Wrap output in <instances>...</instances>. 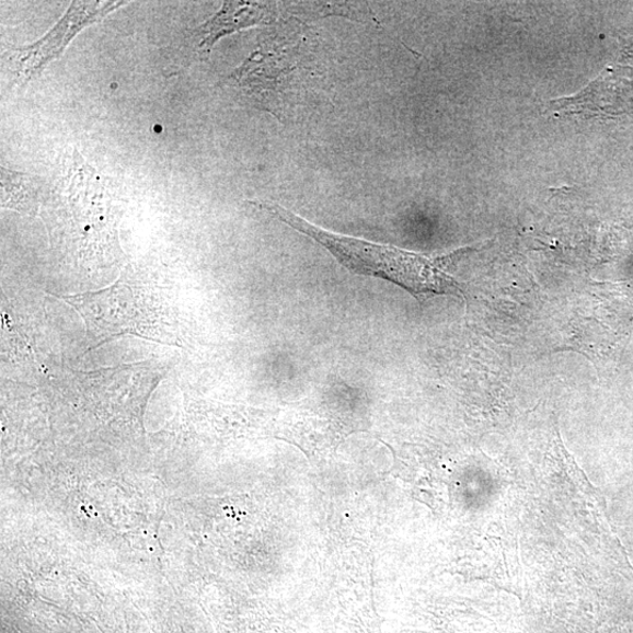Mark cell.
<instances>
[{
  "instance_id": "6da1fadb",
  "label": "cell",
  "mask_w": 633,
  "mask_h": 633,
  "mask_svg": "<svg viewBox=\"0 0 633 633\" xmlns=\"http://www.w3.org/2000/svg\"><path fill=\"white\" fill-rule=\"evenodd\" d=\"M292 229L324 246L348 272L387 279L415 298L425 295L462 296L459 281L444 271L454 255L429 258L393 245L333 234L275 204L260 205Z\"/></svg>"
},
{
  "instance_id": "7a4b0ae2",
  "label": "cell",
  "mask_w": 633,
  "mask_h": 633,
  "mask_svg": "<svg viewBox=\"0 0 633 633\" xmlns=\"http://www.w3.org/2000/svg\"><path fill=\"white\" fill-rule=\"evenodd\" d=\"M125 4L73 2L62 20L43 39L31 46L12 49L10 59L15 74L27 81L41 73L49 61L61 56L80 30L102 21L110 12Z\"/></svg>"
},
{
  "instance_id": "3957f363",
  "label": "cell",
  "mask_w": 633,
  "mask_h": 633,
  "mask_svg": "<svg viewBox=\"0 0 633 633\" xmlns=\"http://www.w3.org/2000/svg\"><path fill=\"white\" fill-rule=\"evenodd\" d=\"M277 9L272 3H226L218 14L199 27L205 33L199 48L203 54H209L214 44L229 33L273 21Z\"/></svg>"
},
{
  "instance_id": "277c9868",
  "label": "cell",
  "mask_w": 633,
  "mask_h": 633,
  "mask_svg": "<svg viewBox=\"0 0 633 633\" xmlns=\"http://www.w3.org/2000/svg\"><path fill=\"white\" fill-rule=\"evenodd\" d=\"M3 207L35 214L37 210L38 183L36 177L2 169Z\"/></svg>"
}]
</instances>
